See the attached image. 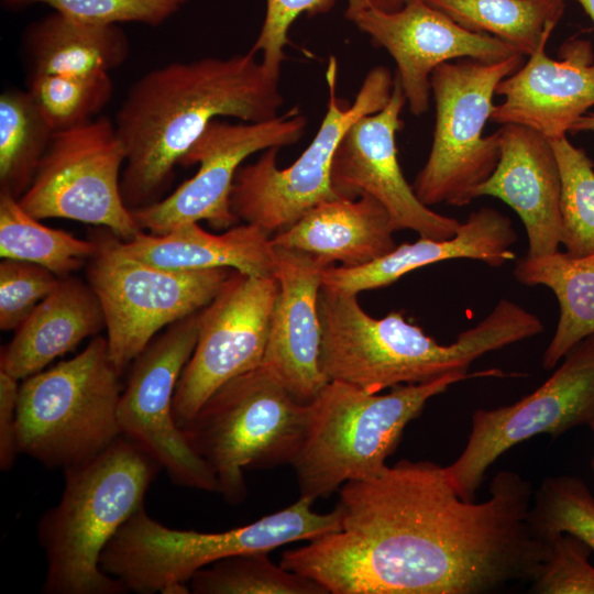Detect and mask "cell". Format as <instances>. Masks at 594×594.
I'll return each mask as SVG.
<instances>
[{
    "label": "cell",
    "mask_w": 594,
    "mask_h": 594,
    "mask_svg": "<svg viewBox=\"0 0 594 594\" xmlns=\"http://www.w3.org/2000/svg\"><path fill=\"white\" fill-rule=\"evenodd\" d=\"M314 502L300 496L284 509L222 532L173 529L152 518L142 507L107 544L100 564L128 591L188 594L187 583L209 564L238 554L270 552L337 530L338 510L316 513Z\"/></svg>",
    "instance_id": "8992f818"
},
{
    "label": "cell",
    "mask_w": 594,
    "mask_h": 594,
    "mask_svg": "<svg viewBox=\"0 0 594 594\" xmlns=\"http://www.w3.org/2000/svg\"><path fill=\"white\" fill-rule=\"evenodd\" d=\"M374 7L384 11H396L403 7L405 0H372Z\"/></svg>",
    "instance_id": "60d3db41"
},
{
    "label": "cell",
    "mask_w": 594,
    "mask_h": 594,
    "mask_svg": "<svg viewBox=\"0 0 594 594\" xmlns=\"http://www.w3.org/2000/svg\"><path fill=\"white\" fill-rule=\"evenodd\" d=\"M593 419L594 333L574 345L535 392L509 405L476 409L463 451L444 466L447 475L461 498L474 501L488 468L514 446L544 433L556 439Z\"/></svg>",
    "instance_id": "4fadbf2b"
},
{
    "label": "cell",
    "mask_w": 594,
    "mask_h": 594,
    "mask_svg": "<svg viewBox=\"0 0 594 594\" xmlns=\"http://www.w3.org/2000/svg\"><path fill=\"white\" fill-rule=\"evenodd\" d=\"M497 131L499 160L476 198L495 197L518 215L527 234V256L556 253L561 244V176L551 143L518 124H503Z\"/></svg>",
    "instance_id": "44dd1931"
},
{
    "label": "cell",
    "mask_w": 594,
    "mask_h": 594,
    "mask_svg": "<svg viewBox=\"0 0 594 594\" xmlns=\"http://www.w3.org/2000/svg\"><path fill=\"white\" fill-rule=\"evenodd\" d=\"M588 427L591 428V430L593 431L594 433V419L591 421V424L588 425ZM591 470H592V473L594 475V452H593V455H592V459H591Z\"/></svg>",
    "instance_id": "7bdbcfd3"
},
{
    "label": "cell",
    "mask_w": 594,
    "mask_h": 594,
    "mask_svg": "<svg viewBox=\"0 0 594 594\" xmlns=\"http://www.w3.org/2000/svg\"><path fill=\"white\" fill-rule=\"evenodd\" d=\"M124 163V145L107 117L55 132L19 202L38 220L80 221L131 240L142 230L122 197Z\"/></svg>",
    "instance_id": "7c38bea8"
},
{
    "label": "cell",
    "mask_w": 594,
    "mask_h": 594,
    "mask_svg": "<svg viewBox=\"0 0 594 594\" xmlns=\"http://www.w3.org/2000/svg\"><path fill=\"white\" fill-rule=\"evenodd\" d=\"M278 283L232 271L216 297L199 311L195 350L173 402L183 427L232 378L262 365Z\"/></svg>",
    "instance_id": "2e32d148"
},
{
    "label": "cell",
    "mask_w": 594,
    "mask_h": 594,
    "mask_svg": "<svg viewBox=\"0 0 594 594\" xmlns=\"http://www.w3.org/2000/svg\"><path fill=\"white\" fill-rule=\"evenodd\" d=\"M187 0H2L11 8L35 3L51 7L64 15L95 24L119 25L142 23L151 26L163 24Z\"/></svg>",
    "instance_id": "e575fe53"
},
{
    "label": "cell",
    "mask_w": 594,
    "mask_h": 594,
    "mask_svg": "<svg viewBox=\"0 0 594 594\" xmlns=\"http://www.w3.org/2000/svg\"><path fill=\"white\" fill-rule=\"evenodd\" d=\"M337 59L330 56L326 70L327 111L315 138L292 165L278 168L279 148L272 147L254 163L238 169L231 208L239 220L270 235L289 228L318 204L339 198L331 183L337 147L355 121L385 107L394 76L385 66L372 68L350 102L337 95Z\"/></svg>",
    "instance_id": "9c48e42d"
},
{
    "label": "cell",
    "mask_w": 594,
    "mask_h": 594,
    "mask_svg": "<svg viewBox=\"0 0 594 594\" xmlns=\"http://www.w3.org/2000/svg\"><path fill=\"white\" fill-rule=\"evenodd\" d=\"M30 76L110 74L129 57L130 43L119 25L84 22L52 12L24 33Z\"/></svg>",
    "instance_id": "484cf974"
},
{
    "label": "cell",
    "mask_w": 594,
    "mask_h": 594,
    "mask_svg": "<svg viewBox=\"0 0 594 594\" xmlns=\"http://www.w3.org/2000/svg\"><path fill=\"white\" fill-rule=\"evenodd\" d=\"M162 466L121 436L92 460L64 471L61 501L37 525L46 558V594H122L127 587L106 573L101 554L128 519L144 507Z\"/></svg>",
    "instance_id": "277c9868"
},
{
    "label": "cell",
    "mask_w": 594,
    "mask_h": 594,
    "mask_svg": "<svg viewBox=\"0 0 594 594\" xmlns=\"http://www.w3.org/2000/svg\"><path fill=\"white\" fill-rule=\"evenodd\" d=\"M298 403L264 364L227 382L182 427L209 463L230 504L246 496L244 471L290 464L309 424Z\"/></svg>",
    "instance_id": "ba28073f"
},
{
    "label": "cell",
    "mask_w": 594,
    "mask_h": 594,
    "mask_svg": "<svg viewBox=\"0 0 594 594\" xmlns=\"http://www.w3.org/2000/svg\"><path fill=\"white\" fill-rule=\"evenodd\" d=\"M397 231L387 209L373 196L334 198L307 211L289 228L271 238L274 246L299 250L330 263L356 267L396 246Z\"/></svg>",
    "instance_id": "603a6c76"
},
{
    "label": "cell",
    "mask_w": 594,
    "mask_h": 594,
    "mask_svg": "<svg viewBox=\"0 0 594 594\" xmlns=\"http://www.w3.org/2000/svg\"><path fill=\"white\" fill-rule=\"evenodd\" d=\"M407 102L397 76L383 109L355 121L341 139L331 167V183L339 197L367 194L389 212L397 230H411L421 238H452L461 222L422 204L400 168L396 134Z\"/></svg>",
    "instance_id": "e0dca14e"
},
{
    "label": "cell",
    "mask_w": 594,
    "mask_h": 594,
    "mask_svg": "<svg viewBox=\"0 0 594 594\" xmlns=\"http://www.w3.org/2000/svg\"><path fill=\"white\" fill-rule=\"evenodd\" d=\"M318 310L324 376L369 393L430 382L454 372L469 373L471 364L484 354L543 330L537 315L507 298L448 345L406 321L400 312L373 318L361 307L358 294L326 285L319 290Z\"/></svg>",
    "instance_id": "3957f363"
},
{
    "label": "cell",
    "mask_w": 594,
    "mask_h": 594,
    "mask_svg": "<svg viewBox=\"0 0 594 594\" xmlns=\"http://www.w3.org/2000/svg\"><path fill=\"white\" fill-rule=\"evenodd\" d=\"M514 276L524 285L548 287L559 301L557 329L542 355L543 369L553 370L574 345L594 333V253L525 255L516 262Z\"/></svg>",
    "instance_id": "4316f807"
},
{
    "label": "cell",
    "mask_w": 594,
    "mask_h": 594,
    "mask_svg": "<svg viewBox=\"0 0 594 594\" xmlns=\"http://www.w3.org/2000/svg\"><path fill=\"white\" fill-rule=\"evenodd\" d=\"M350 21L393 57L415 116L429 109L430 77L439 65L461 58L494 63L521 54L495 36L461 26L425 0H405L400 9L391 12L371 6Z\"/></svg>",
    "instance_id": "ac0fdd59"
},
{
    "label": "cell",
    "mask_w": 594,
    "mask_h": 594,
    "mask_svg": "<svg viewBox=\"0 0 594 594\" xmlns=\"http://www.w3.org/2000/svg\"><path fill=\"white\" fill-rule=\"evenodd\" d=\"M571 132H594V112L583 116L572 128Z\"/></svg>",
    "instance_id": "ab89813d"
},
{
    "label": "cell",
    "mask_w": 594,
    "mask_h": 594,
    "mask_svg": "<svg viewBox=\"0 0 594 594\" xmlns=\"http://www.w3.org/2000/svg\"><path fill=\"white\" fill-rule=\"evenodd\" d=\"M283 103L279 76L251 50L174 62L144 74L129 89L114 120L125 148V205L135 210L162 199L175 167L211 121H265L277 117Z\"/></svg>",
    "instance_id": "7a4b0ae2"
},
{
    "label": "cell",
    "mask_w": 594,
    "mask_h": 594,
    "mask_svg": "<svg viewBox=\"0 0 594 594\" xmlns=\"http://www.w3.org/2000/svg\"><path fill=\"white\" fill-rule=\"evenodd\" d=\"M306 125V117L296 108L260 122L211 121L179 164H198L197 173L167 197L132 210L136 223L152 234L199 221L217 229L235 226L239 218L231 208V191L242 163L256 152L296 143Z\"/></svg>",
    "instance_id": "9a60e30c"
},
{
    "label": "cell",
    "mask_w": 594,
    "mask_h": 594,
    "mask_svg": "<svg viewBox=\"0 0 594 594\" xmlns=\"http://www.w3.org/2000/svg\"><path fill=\"white\" fill-rule=\"evenodd\" d=\"M544 37L528 61L496 87L504 97L491 121L530 128L548 140L566 136L594 106V51L590 41L571 38L558 59L546 53Z\"/></svg>",
    "instance_id": "d6986e66"
},
{
    "label": "cell",
    "mask_w": 594,
    "mask_h": 594,
    "mask_svg": "<svg viewBox=\"0 0 594 594\" xmlns=\"http://www.w3.org/2000/svg\"><path fill=\"white\" fill-rule=\"evenodd\" d=\"M345 16L351 20L360 11L373 6L372 0H346ZM336 0H266L263 25L255 43L250 48L262 54V63L274 75L280 76L285 59L284 47L288 44V33L294 21L307 13L317 15L329 12Z\"/></svg>",
    "instance_id": "8d00e7d4"
},
{
    "label": "cell",
    "mask_w": 594,
    "mask_h": 594,
    "mask_svg": "<svg viewBox=\"0 0 594 594\" xmlns=\"http://www.w3.org/2000/svg\"><path fill=\"white\" fill-rule=\"evenodd\" d=\"M461 26L495 36L530 55L550 37L565 0H425Z\"/></svg>",
    "instance_id": "83f0119b"
},
{
    "label": "cell",
    "mask_w": 594,
    "mask_h": 594,
    "mask_svg": "<svg viewBox=\"0 0 594 594\" xmlns=\"http://www.w3.org/2000/svg\"><path fill=\"white\" fill-rule=\"evenodd\" d=\"M102 328L103 310L90 285L69 275L61 277L2 350L0 369L24 380Z\"/></svg>",
    "instance_id": "d4e9b609"
},
{
    "label": "cell",
    "mask_w": 594,
    "mask_h": 594,
    "mask_svg": "<svg viewBox=\"0 0 594 594\" xmlns=\"http://www.w3.org/2000/svg\"><path fill=\"white\" fill-rule=\"evenodd\" d=\"M54 131L28 90L0 96V193L19 199L30 187Z\"/></svg>",
    "instance_id": "f546056e"
},
{
    "label": "cell",
    "mask_w": 594,
    "mask_h": 594,
    "mask_svg": "<svg viewBox=\"0 0 594 594\" xmlns=\"http://www.w3.org/2000/svg\"><path fill=\"white\" fill-rule=\"evenodd\" d=\"M59 278L41 265L3 258L0 263V329L16 330L56 287Z\"/></svg>",
    "instance_id": "74e56055"
},
{
    "label": "cell",
    "mask_w": 594,
    "mask_h": 594,
    "mask_svg": "<svg viewBox=\"0 0 594 594\" xmlns=\"http://www.w3.org/2000/svg\"><path fill=\"white\" fill-rule=\"evenodd\" d=\"M129 256L170 271L226 267L257 277H275L276 251L270 235L250 223L233 226L222 234L198 222L178 226L164 234L144 233L119 240Z\"/></svg>",
    "instance_id": "cb8c5ba5"
},
{
    "label": "cell",
    "mask_w": 594,
    "mask_h": 594,
    "mask_svg": "<svg viewBox=\"0 0 594 594\" xmlns=\"http://www.w3.org/2000/svg\"><path fill=\"white\" fill-rule=\"evenodd\" d=\"M529 522L546 541L566 532L594 552V495L578 476L546 477L532 494Z\"/></svg>",
    "instance_id": "836d02e7"
},
{
    "label": "cell",
    "mask_w": 594,
    "mask_h": 594,
    "mask_svg": "<svg viewBox=\"0 0 594 594\" xmlns=\"http://www.w3.org/2000/svg\"><path fill=\"white\" fill-rule=\"evenodd\" d=\"M268 552L229 557L197 571L195 594H329L317 581L275 564Z\"/></svg>",
    "instance_id": "4dcf8cb0"
},
{
    "label": "cell",
    "mask_w": 594,
    "mask_h": 594,
    "mask_svg": "<svg viewBox=\"0 0 594 594\" xmlns=\"http://www.w3.org/2000/svg\"><path fill=\"white\" fill-rule=\"evenodd\" d=\"M94 240L88 284L102 307L109 358L120 374L161 329L206 307L234 271L165 270L127 255L111 231Z\"/></svg>",
    "instance_id": "8fae6325"
},
{
    "label": "cell",
    "mask_w": 594,
    "mask_h": 594,
    "mask_svg": "<svg viewBox=\"0 0 594 594\" xmlns=\"http://www.w3.org/2000/svg\"><path fill=\"white\" fill-rule=\"evenodd\" d=\"M120 373L107 338L95 337L74 358L23 380L16 407V446L46 468L86 463L122 436Z\"/></svg>",
    "instance_id": "52a82bcc"
},
{
    "label": "cell",
    "mask_w": 594,
    "mask_h": 594,
    "mask_svg": "<svg viewBox=\"0 0 594 594\" xmlns=\"http://www.w3.org/2000/svg\"><path fill=\"white\" fill-rule=\"evenodd\" d=\"M522 61V54L494 63L461 58L432 72L433 140L413 184L422 204L462 207L476 199L479 187L493 174L501 155L498 131L483 135L495 107L493 97L499 81L514 74Z\"/></svg>",
    "instance_id": "30bf717a"
},
{
    "label": "cell",
    "mask_w": 594,
    "mask_h": 594,
    "mask_svg": "<svg viewBox=\"0 0 594 594\" xmlns=\"http://www.w3.org/2000/svg\"><path fill=\"white\" fill-rule=\"evenodd\" d=\"M531 484L497 473L487 499L461 498L444 466L398 461L340 487L339 528L280 565L329 594H485L532 581L550 543L529 522Z\"/></svg>",
    "instance_id": "6da1fadb"
},
{
    "label": "cell",
    "mask_w": 594,
    "mask_h": 594,
    "mask_svg": "<svg viewBox=\"0 0 594 594\" xmlns=\"http://www.w3.org/2000/svg\"><path fill=\"white\" fill-rule=\"evenodd\" d=\"M561 176V244L579 257L594 253V163L566 136L549 140Z\"/></svg>",
    "instance_id": "1f68e13d"
},
{
    "label": "cell",
    "mask_w": 594,
    "mask_h": 594,
    "mask_svg": "<svg viewBox=\"0 0 594 594\" xmlns=\"http://www.w3.org/2000/svg\"><path fill=\"white\" fill-rule=\"evenodd\" d=\"M199 311L168 326L135 358L122 389V436L139 444L180 486L220 493L216 473L176 422L173 402L198 339Z\"/></svg>",
    "instance_id": "5bb4252c"
},
{
    "label": "cell",
    "mask_w": 594,
    "mask_h": 594,
    "mask_svg": "<svg viewBox=\"0 0 594 594\" xmlns=\"http://www.w3.org/2000/svg\"><path fill=\"white\" fill-rule=\"evenodd\" d=\"M29 94L54 132L85 124L113 95L110 74L30 76Z\"/></svg>",
    "instance_id": "d6a6232c"
},
{
    "label": "cell",
    "mask_w": 594,
    "mask_h": 594,
    "mask_svg": "<svg viewBox=\"0 0 594 594\" xmlns=\"http://www.w3.org/2000/svg\"><path fill=\"white\" fill-rule=\"evenodd\" d=\"M278 293L263 363L300 404H310L329 382L320 367L318 295L327 260L275 246Z\"/></svg>",
    "instance_id": "ffe728a7"
},
{
    "label": "cell",
    "mask_w": 594,
    "mask_h": 594,
    "mask_svg": "<svg viewBox=\"0 0 594 594\" xmlns=\"http://www.w3.org/2000/svg\"><path fill=\"white\" fill-rule=\"evenodd\" d=\"M549 554L531 581L535 594H594L592 550L579 538L562 532L550 540Z\"/></svg>",
    "instance_id": "d590c367"
},
{
    "label": "cell",
    "mask_w": 594,
    "mask_h": 594,
    "mask_svg": "<svg viewBox=\"0 0 594 594\" xmlns=\"http://www.w3.org/2000/svg\"><path fill=\"white\" fill-rule=\"evenodd\" d=\"M15 377L0 369V468L10 470L15 461L16 407L20 385Z\"/></svg>",
    "instance_id": "f35d334b"
},
{
    "label": "cell",
    "mask_w": 594,
    "mask_h": 594,
    "mask_svg": "<svg viewBox=\"0 0 594 594\" xmlns=\"http://www.w3.org/2000/svg\"><path fill=\"white\" fill-rule=\"evenodd\" d=\"M92 240L48 228L31 216L19 199L0 193V256L41 265L58 277L80 268L97 251Z\"/></svg>",
    "instance_id": "f1b7e54d"
},
{
    "label": "cell",
    "mask_w": 594,
    "mask_h": 594,
    "mask_svg": "<svg viewBox=\"0 0 594 594\" xmlns=\"http://www.w3.org/2000/svg\"><path fill=\"white\" fill-rule=\"evenodd\" d=\"M517 239L510 218L492 207H481L461 222L452 238L420 237L362 266L330 265L322 272V285L359 294L388 286L420 267L453 258L476 260L499 267L515 260L512 246Z\"/></svg>",
    "instance_id": "7402d4cb"
},
{
    "label": "cell",
    "mask_w": 594,
    "mask_h": 594,
    "mask_svg": "<svg viewBox=\"0 0 594 594\" xmlns=\"http://www.w3.org/2000/svg\"><path fill=\"white\" fill-rule=\"evenodd\" d=\"M476 376H503L501 370L454 372L437 380L369 393L330 381L309 404V424L292 461L300 496L327 497L350 481L383 473L406 426L427 402L449 386Z\"/></svg>",
    "instance_id": "5b68a950"
},
{
    "label": "cell",
    "mask_w": 594,
    "mask_h": 594,
    "mask_svg": "<svg viewBox=\"0 0 594 594\" xmlns=\"http://www.w3.org/2000/svg\"><path fill=\"white\" fill-rule=\"evenodd\" d=\"M576 1L582 6V8L591 18L594 24V0H576Z\"/></svg>",
    "instance_id": "b9f144b4"
}]
</instances>
